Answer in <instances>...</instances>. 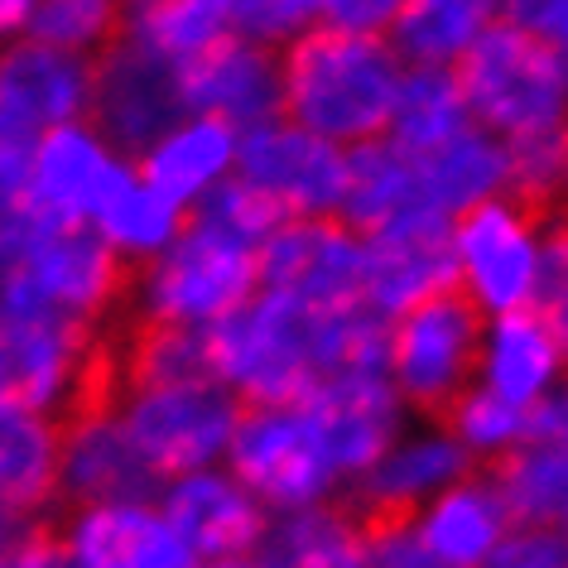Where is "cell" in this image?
Listing matches in <instances>:
<instances>
[{"label": "cell", "mask_w": 568, "mask_h": 568, "mask_svg": "<svg viewBox=\"0 0 568 568\" xmlns=\"http://www.w3.org/2000/svg\"><path fill=\"white\" fill-rule=\"evenodd\" d=\"M381 328L366 304L304 308L255 290L236 314L203 333L207 362L241 405L304 400L323 381L381 366Z\"/></svg>", "instance_id": "6da1fadb"}, {"label": "cell", "mask_w": 568, "mask_h": 568, "mask_svg": "<svg viewBox=\"0 0 568 568\" xmlns=\"http://www.w3.org/2000/svg\"><path fill=\"white\" fill-rule=\"evenodd\" d=\"M102 395L154 481L222 463L241 419V400L212 372L203 337L174 328H135L111 362Z\"/></svg>", "instance_id": "7a4b0ae2"}, {"label": "cell", "mask_w": 568, "mask_h": 568, "mask_svg": "<svg viewBox=\"0 0 568 568\" xmlns=\"http://www.w3.org/2000/svg\"><path fill=\"white\" fill-rule=\"evenodd\" d=\"M275 217L236 183L193 207L160 255L131 270L125 308L135 328H174L203 337L261 290V246Z\"/></svg>", "instance_id": "3957f363"}, {"label": "cell", "mask_w": 568, "mask_h": 568, "mask_svg": "<svg viewBox=\"0 0 568 568\" xmlns=\"http://www.w3.org/2000/svg\"><path fill=\"white\" fill-rule=\"evenodd\" d=\"M405 68L386 34L308 24L280 49V116L343 150L372 145L390 131Z\"/></svg>", "instance_id": "277c9868"}, {"label": "cell", "mask_w": 568, "mask_h": 568, "mask_svg": "<svg viewBox=\"0 0 568 568\" xmlns=\"http://www.w3.org/2000/svg\"><path fill=\"white\" fill-rule=\"evenodd\" d=\"M131 265L92 226L44 222L10 207L0 217V308L49 314L102 333L125 308Z\"/></svg>", "instance_id": "5b68a950"}, {"label": "cell", "mask_w": 568, "mask_h": 568, "mask_svg": "<svg viewBox=\"0 0 568 568\" xmlns=\"http://www.w3.org/2000/svg\"><path fill=\"white\" fill-rule=\"evenodd\" d=\"M453 73L473 121L501 145L568 125V53L516 24L501 20Z\"/></svg>", "instance_id": "8992f818"}, {"label": "cell", "mask_w": 568, "mask_h": 568, "mask_svg": "<svg viewBox=\"0 0 568 568\" xmlns=\"http://www.w3.org/2000/svg\"><path fill=\"white\" fill-rule=\"evenodd\" d=\"M106 372L111 357L97 328L0 308V405L63 419L102 395Z\"/></svg>", "instance_id": "52a82bcc"}, {"label": "cell", "mask_w": 568, "mask_h": 568, "mask_svg": "<svg viewBox=\"0 0 568 568\" xmlns=\"http://www.w3.org/2000/svg\"><path fill=\"white\" fill-rule=\"evenodd\" d=\"M448 255L453 294L481 318L530 308L545 255V212L520 203L516 193H496L448 222Z\"/></svg>", "instance_id": "ba28073f"}, {"label": "cell", "mask_w": 568, "mask_h": 568, "mask_svg": "<svg viewBox=\"0 0 568 568\" xmlns=\"http://www.w3.org/2000/svg\"><path fill=\"white\" fill-rule=\"evenodd\" d=\"M222 463L246 481V491L270 516L314 506V501H333V496L347 491V481L337 473L333 453L323 444L304 400L241 405L236 434L226 444Z\"/></svg>", "instance_id": "9c48e42d"}, {"label": "cell", "mask_w": 568, "mask_h": 568, "mask_svg": "<svg viewBox=\"0 0 568 568\" xmlns=\"http://www.w3.org/2000/svg\"><path fill=\"white\" fill-rule=\"evenodd\" d=\"M481 314L453 290L434 294L381 328V372L405 415H444L473 386Z\"/></svg>", "instance_id": "30bf717a"}, {"label": "cell", "mask_w": 568, "mask_h": 568, "mask_svg": "<svg viewBox=\"0 0 568 568\" xmlns=\"http://www.w3.org/2000/svg\"><path fill=\"white\" fill-rule=\"evenodd\" d=\"M232 183L241 193H251L275 222L343 217L347 150L304 131L290 116H270L241 131Z\"/></svg>", "instance_id": "8fae6325"}, {"label": "cell", "mask_w": 568, "mask_h": 568, "mask_svg": "<svg viewBox=\"0 0 568 568\" xmlns=\"http://www.w3.org/2000/svg\"><path fill=\"white\" fill-rule=\"evenodd\" d=\"M125 169H131V154L111 145L88 116L53 125V131L30 140L16 207L44 222L92 226L97 207L125 179Z\"/></svg>", "instance_id": "7c38bea8"}, {"label": "cell", "mask_w": 568, "mask_h": 568, "mask_svg": "<svg viewBox=\"0 0 568 568\" xmlns=\"http://www.w3.org/2000/svg\"><path fill=\"white\" fill-rule=\"evenodd\" d=\"M183 111V73L131 34H116L92 59L88 121L131 160Z\"/></svg>", "instance_id": "4fadbf2b"}, {"label": "cell", "mask_w": 568, "mask_h": 568, "mask_svg": "<svg viewBox=\"0 0 568 568\" xmlns=\"http://www.w3.org/2000/svg\"><path fill=\"white\" fill-rule=\"evenodd\" d=\"M261 290L304 308L362 304V232L343 217L275 222L261 246Z\"/></svg>", "instance_id": "5bb4252c"}, {"label": "cell", "mask_w": 568, "mask_h": 568, "mask_svg": "<svg viewBox=\"0 0 568 568\" xmlns=\"http://www.w3.org/2000/svg\"><path fill=\"white\" fill-rule=\"evenodd\" d=\"M53 539L73 568H203L189 539L169 525L154 491L68 506Z\"/></svg>", "instance_id": "9a60e30c"}, {"label": "cell", "mask_w": 568, "mask_h": 568, "mask_svg": "<svg viewBox=\"0 0 568 568\" xmlns=\"http://www.w3.org/2000/svg\"><path fill=\"white\" fill-rule=\"evenodd\" d=\"M444 290H453L448 217L405 212L376 232H362V304L376 318H395Z\"/></svg>", "instance_id": "2e32d148"}, {"label": "cell", "mask_w": 568, "mask_h": 568, "mask_svg": "<svg viewBox=\"0 0 568 568\" xmlns=\"http://www.w3.org/2000/svg\"><path fill=\"white\" fill-rule=\"evenodd\" d=\"M154 501L164 506L169 525L189 539V549L203 564L255 554L270 525V510L255 501L246 481L226 463H207V467H193V473L164 477L154 487Z\"/></svg>", "instance_id": "e0dca14e"}, {"label": "cell", "mask_w": 568, "mask_h": 568, "mask_svg": "<svg viewBox=\"0 0 568 568\" xmlns=\"http://www.w3.org/2000/svg\"><path fill=\"white\" fill-rule=\"evenodd\" d=\"M154 481L150 463L140 458L135 438L125 434L121 415L106 395H92L73 415L59 419V501H116V496H150Z\"/></svg>", "instance_id": "ac0fdd59"}, {"label": "cell", "mask_w": 568, "mask_h": 568, "mask_svg": "<svg viewBox=\"0 0 568 568\" xmlns=\"http://www.w3.org/2000/svg\"><path fill=\"white\" fill-rule=\"evenodd\" d=\"M467 473H473V458L453 438L444 415H405L390 444L376 453V463L352 487V496L372 516H409Z\"/></svg>", "instance_id": "d6986e66"}, {"label": "cell", "mask_w": 568, "mask_h": 568, "mask_svg": "<svg viewBox=\"0 0 568 568\" xmlns=\"http://www.w3.org/2000/svg\"><path fill=\"white\" fill-rule=\"evenodd\" d=\"M92 97V59L16 39L0 49V131L34 140L53 125L82 121Z\"/></svg>", "instance_id": "ffe728a7"}, {"label": "cell", "mask_w": 568, "mask_h": 568, "mask_svg": "<svg viewBox=\"0 0 568 568\" xmlns=\"http://www.w3.org/2000/svg\"><path fill=\"white\" fill-rule=\"evenodd\" d=\"M308 415H314L323 444H328L337 473H343L347 491L362 481V473L376 463V453L390 444V434L405 424V405L390 390L381 366L372 372H347L323 381L318 390L304 395Z\"/></svg>", "instance_id": "44dd1931"}, {"label": "cell", "mask_w": 568, "mask_h": 568, "mask_svg": "<svg viewBox=\"0 0 568 568\" xmlns=\"http://www.w3.org/2000/svg\"><path fill=\"white\" fill-rule=\"evenodd\" d=\"M183 73V106L217 116L236 131H251L280 116V49L246 34H226L222 44L197 53Z\"/></svg>", "instance_id": "7402d4cb"}, {"label": "cell", "mask_w": 568, "mask_h": 568, "mask_svg": "<svg viewBox=\"0 0 568 568\" xmlns=\"http://www.w3.org/2000/svg\"><path fill=\"white\" fill-rule=\"evenodd\" d=\"M236 145L241 131L203 111H183L135 154V169L154 189L169 193L183 212L212 203L236 174Z\"/></svg>", "instance_id": "603a6c76"}, {"label": "cell", "mask_w": 568, "mask_h": 568, "mask_svg": "<svg viewBox=\"0 0 568 568\" xmlns=\"http://www.w3.org/2000/svg\"><path fill=\"white\" fill-rule=\"evenodd\" d=\"M409 525H415V535L424 539L438 568H487L516 520H510L496 477L473 467L453 487L429 496L419 510H409Z\"/></svg>", "instance_id": "cb8c5ba5"}, {"label": "cell", "mask_w": 568, "mask_h": 568, "mask_svg": "<svg viewBox=\"0 0 568 568\" xmlns=\"http://www.w3.org/2000/svg\"><path fill=\"white\" fill-rule=\"evenodd\" d=\"M405 150V145H400ZM409 174H415V197L434 217H458V212L506 193V145L477 121L458 125L453 135L434 145L405 150Z\"/></svg>", "instance_id": "d4e9b609"}, {"label": "cell", "mask_w": 568, "mask_h": 568, "mask_svg": "<svg viewBox=\"0 0 568 568\" xmlns=\"http://www.w3.org/2000/svg\"><path fill=\"white\" fill-rule=\"evenodd\" d=\"M564 376H568L564 352H559V343H554L549 328L530 314V308L481 318L473 386L501 395V400H510V405H520V409H530L535 415V405L545 400Z\"/></svg>", "instance_id": "484cf974"}, {"label": "cell", "mask_w": 568, "mask_h": 568, "mask_svg": "<svg viewBox=\"0 0 568 568\" xmlns=\"http://www.w3.org/2000/svg\"><path fill=\"white\" fill-rule=\"evenodd\" d=\"M59 501V419L0 405V510L39 525Z\"/></svg>", "instance_id": "4316f807"}, {"label": "cell", "mask_w": 568, "mask_h": 568, "mask_svg": "<svg viewBox=\"0 0 568 568\" xmlns=\"http://www.w3.org/2000/svg\"><path fill=\"white\" fill-rule=\"evenodd\" d=\"M501 24L496 0H400L390 44L409 68H458Z\"/></svg>", "instance_id": "83f0119b"}, {"label": "cell", "mask_w": 568, "mask_h": 568, "mask_svg": "<svg viewBox=\"0 0 568 568\" xmlns=\"http://www.w3.org/2000/svg\"><path fill=\"white\" fill-rule=\"evenodd\" d=\"M362 549H366V520L343 496H333V501L270 516L255 554L270 568H362Z\"/></svg>", "instance_id": "f1b7e54d"}, {"label": "cell", "mask_w": 568, "mask_h": 568, "mask_svg": "<svg viewBox=\"0 0 568 568\" xmlns=\"http://www.w3.org/2000/svg\"><path fill=\"white\" fill-rule=\"evenodd\" d=\"M183 212L174 197L160 193L154 183L140 174L135 160L131 169H125V179L116 183V189L106 193V203L97 207V217H92V232L106 241L111 251L121 255L125 265H145L150 255H160L169 241L179 236V226H183Z\"/></svg>", "instance_id": "f546056e"}, {"label": "cell", "mask_w": 568, "mask_h": 568, "mask_svg": "<svg viewBox=\"0 0 568 568\" xmlns=\"http://www.w3.org/2000/svg\"><path fill=\"white\" fill-rule=\"evenodd\" d=\"M121 34L183 68L212 44H222L226 34H236V24L226 0H131Z\"/></svg>", "instance_id": "4dcf8cb0"}, {"label": "cell", "mask_w": 568, "mask_h": 568, "mask_svg": "<svg viewBox=\"0 0 568 568\" xmlns=\"http://www.w3.org/2000/svg\"><path fill=\"white\" fill-rule=\"evenodd\" d=\"M405 212H424L415 197V174L395 140H372V145L347 150V193H343V222L352 232H376Z\"/></svg>", "instance_id": "1f68e13d"}, {"label": "cell", "mask_w": 568, "mask_h": 568, "mask_svg": "<svg viewBox=\"0 0 568 568\" xmlns=\"http://www.w3.org/2000/svg\"><path fill=\"white\" fill-rule=\"evenodd\" d=\"M491 477L501 487L516 525H539V530L568 535V448L530 438L506 463H496Z\"/></svg>", "instance_id": "d6a6232c"}, {"label": "cell", "mask_w": 568, "mask_h": 568, "mask_svg": "<svg viewBox=\"0 0 568 568\" xmlns=\"http://www.w3.org/2000/svg\"><path fill=\"white\" fill-rule=\"evenodd\" d=\"M467 121H473V111L463 102L458 73H448V68H405L386 140H395L405 150H419V145H434V140L453 135Z\"/></svg>", "instance_id": "836d02e7"}, {"label": "cell", "mask_w": 568, "mask_h": 568, "mask_svg": "<svg viewBox=\"0 0 568 568\" xmlns=\"http://www.w3.org/2000/svg\"><path fill=\"white\" fill-rule=\"evenodd\" d=\"M444 424L463 444L467 458H473V467H496L520 444H530V409L510 405L481 386H467L458 400L444 409Z\"/></svg>", "instance_id": "e575fe53"}, {"label": "cell", "mask_w": 568, "mask_h": 568, "mask_svg": "<svg viewBox=\"0 0 568 568\" xmlns=\"http://www.w3.org/2000/svg\"><path fill=\"white\" fill-rule=\"evenodd\" d=\"M506 193L539 212L568 207V125L506 145Z\"/></svg>", "instance_id": "d590c367"}, {"label": "cell", "mask_w": 568, "mask_h": 568, "mask_svg": "<svg viewBox=\"0 0 568 568\" xmlns=\"http://www.w3.org/2000/svg\"><path fill=\"white\" fill-rule=\"evenodd\" d=\"M125 24V6L121 0H39L34 20H30V39L78 59H97Z\"/></svg>", "instance_id": "8d00e7d4"}, {"label": "cell", "mask_w": 568, "mask_h": 568, "mask_svg": "<svg viewBox=\"0 0 568 568\" xmlns=\"http://www.w3.org/2000/svg\"><path fill=\"white\" fill-rule=\"evenodd\" d=\"M530 314L545 323L568 362V207L545 217V255H539V280Z\"/></svg>", "instance_id": "74e56055"}, {"label": "cell", "mask_w": 568, "mask_h": 568, "mask_svg": "<svg viewBox=\"0 0 568 568\" xmlns=\"http://www.w3.org/2000/svg\"><path fill=\"white\" fill-rule=\"evenodd\" d=\"M236 34L261 39L270 49H284L294 34L314 24V0H226Z\"/></svg>", "instance_id": "f35d334b"}, {"label": "cell", "mask_w": 568, "mask_h": 568, "mask_svg": "<svg viewBox=\"0 0 568 568\" xmlns=\"http://www.w3.org/2000/svg\"><path fill=\"white\" fill-rule=\"evenodd\" d=\"M362 568H438L434 554L424 549L409 516H376L366 520V549Z\"/></svg>", "instance_id": "ab89813d"}, {"label": "cell", "mask_w": 568, "mask_h": 568, "mask_svg": "<svg viewBox=\"0 0 568 568\" xmlns=\"http://www.w3.org/2000/svg\"><path fill=\"white\" fill-rule=\"evenodd\" d=\"M487 568H568V535L539 525H510Z\"/></svg>", "instance_id": "60d3db41"}, {"label": "cell", "mask_w": 568, "mask_h": 568, "mask_svg": "<svg viewBox=\"0 0 568 568\" xmlns=\"http://www.w3.org/2000/svg\"><path fill=\"white\" fill-rule=\"evenodd\" d=\"M400 0H314V24L347 34H390Z\"/></svg>", "instance_id": "b9f144b4"}, {"label": "cell", "mask_w": 568, "mask_h": 568, "mask_svg": "<svg viewBox=\"0 0 568 568\" xmlns=\"http://www.w3.org/2000/svg\"><path fill=\"white\" fill-rule=\"evenodd\" d=\"M501 20L568 53V0H496Z\"/></svg>", "instance_id": "7bdbcfd3"}, {"label": "cell", "mask_w": 568, "mask_h": 568, "mask_svg": "<svg viewBox=\"0 0 568 568\" xmlns=\"http://www.w3.org/2000/svg\"><path fill=\"white\" fill-rule=\"evenodd\" d=\"M530 438H539V444H554V448H568V376L535 405Z\"/></svg>", "instance_id": "ee69618b"}, {"label": "cell", "mask_w": 568, "mask_h": 568, "mask_svg": "<svg viewBox=\"0 0 568 568\" xmlns=\"http://www.w3.org/2000/svg\"><path fill=\"white\" fill-rule=\"evenodd\" d=\"M10 568H73V559L63 554V545L53 539V530H44V525H30V535L20 539Z\"/></svg>", "instance_id": "f6af8a7d"}, {"label": "cell", "mask_w": 568, "mask_h": 568, "mask_svg": "<svg viewBox=\"0 0 568 568\" xmlns=\"http://www.w3.org/2000/svg\"><path fill=\"white\" fill-rule=\"evenodd\" d=\"M34 10H39V0H0V49L30 34Z\"/></svg>", "instance_id": "bcb514c9"}, {"label": "cell", "mask_w": 568, "mask_h": 568, "mask_svg": "<svg viewBox=\"0 0 568 568\" xmlns=\"http://www.w3.org/2000/svg\"><path fill=\"white\" fill-rule=\"evenodd\" d=\"M24 535H30V520H16V516H6V510H0V568H10V559H16V549H20Z\"/></svg>", "instance_id": "7dc6e473"}, {"label": "cell", "mask_w": 568, "mask_h": 568, "mask_svg": "<svg viewBox=\"0 0 568 568\" xmlns=\"http://www.w3.org/2000/svg\"><path fill=\"white\" fill-rule=\"evenodd\" d=\"M203 568H270V564L261 559V554H236V559H212Z\"/></svg>", "instance_id": "c3c4849f"}, {"label": "cell", "mask_w": 568, "mask_h": 568, "mask_svg": "<svg viewBox=\"0 0 568 568\" xmlns=\"http://www.w3.org/2000/svg\"><path fill=\"white\" fill-rule=\"evenodd\" d=\"M121 6H131V0H121Z\"/></svg>", "instance_id": "681fc988"}]
</instances>
